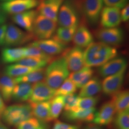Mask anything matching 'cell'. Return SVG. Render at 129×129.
<instances>
[{
    "instance_id": "277c9868",
    "label": "cell",
    "mask_w": 129,
    "mask_h": 129,
    "mask_svg": "<svg viewBox=\"0 0 129 129\" xmlns=\"http://www.w3.org/2000/svg\"><path fill=\"white\" fill-rule=\"evenodd\" d=\"M77 4L72 0H64L57 15V22L61 27H69L78 24L79 15Z\"/></svg>"
},
{
    "instance_id": "7402d4cb",
    "label": "cell",
    "mask_w": 129,
    "mask_h": 129,
    "mask_svg": "<svg viewBox=\"0 0 129 129\" xmlns=\"http://www.w3.org/2000/svg\"><path fill=\"white\" fill-rule=\"evenodd\" d=\"M94 70L92 68L85 66L81 69L69 74V77L77 88H81L92 78Z\"/></svg>"
},
{
    "instance_id": "7c38bea8",
    "label": "cell",
    "mask_w": 129,
    "mask_h": 129,
    "mask_svg": "<svg viewBox=\"0 0 129 129\" xmlns=\"http://www.w3.org/2000/svg\"><path fill=\"white\" fill-rule=\"evenodd\" d=\"M55 90L45 82H38L33 85L32 92L28 101L29 103H39L48 102L55 96Z\"/></svg>"
},
{
    "instance_id": "74e56055",
    "label": "cell",
    "mask_w": 129,
    "mask_h": 129,
    "mask_svg": "<svg viewBox=\"0 0 129 129\" xmlns=\"http://www.w3.org/2000/svg\"><path fill=\"white\" fill-rule=\"evenodd\" d=\"M63 97L64 102V111H72L75 110L80 99L79 96L75 94H72Z\"/></svg>"
},
{
    "instance_id": "ffe728a7",
    "label": "cell",
    "mask_w": 129,
    "mask_h": 129,
    "mask_svg": "<svg viewBox=\"0 0 129 129\" xmlns=\"http://www.w3.org/2000/svg\"><path fill=\"white\" fill-rule=\"evenodd\" d=\"M37 15V11L30 10L14 15L12 20L20 27L24 29L27 32L32 33L33 23Z\"/></svg>"
},
{
    "instance_id": "cb8c5ba5",
    "label": "cell",
    "mask_w": 129,
    "mask_h": 129,
    "mask_svg": "<svg viewBox=\"0 0 129 129\" xmlns=\"http://www.w3.org/2000/svg\"><path fill=\"white\" fill-rule=\"evenodd\" d=\"M33 85L27 83L16 84L14 87L12 98L18 102L28 101L32 92Z\"/></svg>"
},
{
    "instance_id": "8992f818",
    "label": "cell",
    "mask_w": 129,
    "mask_h": 129,
    "mask_svg": "<svg viewBox=\"0 0 129 129\" xmlns=\"http://www.w3.org/2000/svg\"><path fill=\"white\" fill-rule=\"evenodd\" d=\"M103 5V0H81L78 6L86 21L91 25H95L100 20Z\"/></svg>"
},
{
    "instance_id": "bcb514c9",
    "label": "cell",
    "mask_w": 129,
    "mask_h": 129,
    "mask_svg": "<svg viewBox=\"0 0 129 129\" xmlns=\"http://www.w3.org/2000/svg\"><path fill=\"white\" fill-rule=\"evenodd\" d=\"M0 129H9L4 124L0 121Z\"/></svg>"
},
{
    "instance_id": "f546056e",
    "label": "cell",
    "mask_w": 129,
    "mask_h": 129,
    "mask_svg": "<svg viewBox=\"0 0 129 129\" xmlns=\"http://www.w3.org/2000/svg\"><path fill=\"white\" fill-rule=\"evenodd\" d=\"M78 24L72 27H61L56 29L55 35L53 37L58 41L67 44L73 40L74 34Z\"/></svg>"
},
{
    "instance_id": "7dc6e473",
    "label": "cell",
    "mask_w": 129,
    "mask_h": 129,
    "mask_svg": "<svg viewBox=\"0 0 129 129\" xmlns=\"http://www.w3.org/2000/svg\"><path fill=\"white\" fill-rule=\"evenodd\" d=\"M1 1H5V2H8V1H12V0H0Z\"/></svg>"
},
{
    "instance_id": "d6986e66",
    "label": "cell",
    "mask_w": 129,
    "mask_h": 129,
    "mask_svg": "<svg viewBox=\"0 0 129 129\" xmlns=\"http://www.w3.org/2000/svg\"><path fill=\"white\" fill-rule=\"evenodd\" d=\"M72 40L76 46L83 48L93 42L94 37L85 24L80 23L78 25Z\"/></svg>"
},
{
    "instance_id": "4dcf8cb0",
    "label": "cell",
    "mask_w": 129,
    "mask_h": 129,
    "mask_svg": "<svg viewBox=\"0 0 129 129\" xmlns=\"http://www.w3.org/2000/svg\"><path fill=\"white\" fill-rule=\"evenodd\" d=\"M50 112L53 120L57 119L60 116L64 108L63 97L55 96L50 101Z\"/></svg>"
},
{
    "instance_id": "d6a6232c",
    "label": "cell",
    "mask_w": 129,
    "mask_h": 129,
    "mask_svg": "<svg viewBox=\"0 0 129 129\" xmlns=\"http://www.w3.org/2000/svg\"><path fill=\"white\" fill-rule=\"evenodd\" d=\"M49 63L46 60L33 57H25L16 63L17 64L36 69L44 68Z\"/></svg>"
},
{
    "instance_id": "44dd1931",
    "label": "cell",
    "mask_w": 129,
    "mask_h": 129,
    "mask_svg": "<svg viewBox=\"0 0 129 129\" xmlns=\"http://www.w3.org/2000/svg\"><path fill=\"white\" fill-rule=\"evenodd\" d=\"M35 118L46 123L52 121L50 101L39 103H29Z\"/></svg>"
},
{
    "instance_id": "83f0119b",
    "label": "cell",
    "mask_w": 129,
    "mask_h": 129,
    "mask_svg": "<svg viewBox=\"0 0 129 129\" xmlns=\"http://www.w3.org/2000/svg\"><path fill=\"white\" fill-rule=\"evenodd\" d=\"M45 69L41 68L22 76L14 78L16 84L27 83L31 84L40 82L45 78Z\"/></svg>"
},
{
    "instance_id": "30bf717a",
    "label": "cell",
    "mask_w": 129,
    "mask_h": 129,
    "mask_svg": "<svg viewBox=\"0 0 129 129\" xmlns=\"http://www.w3.org/2000/svg\"><path fill=\"white\" fill-rule=\"evenodd\" d=\"M29 46L38 48L52 56L63 53L68 48L67 44L61 42L54 37L35 41L30 44Z\"/></svg>"
},
{
    "instance_id": "2e32d148",
    "label": "cell",
    "mask_w": 129,
    "mask_h": 129,
    "mask_svg": "<svg viewBox=\"0 0 129 129\" xmlns=\"http://www.w3.org/2000/svg\"><path fill=\"white\" fill-rule=\"evenodd\" d=\"M116 113L115 108L111 100L106 102L99 111H97L93 122L100 126L110 124L114 120Z\"/></svg>"
},
{
    "instance_id": "9c48e42d",
    "label": "cell",
    "mask_w": 129,
    "mask_h": 129,
    "mask_svg": "<svg viewBox=\"0 0 129 129\" xmlns=\"http://www.w3.org/2000/svg\"><path fill=\"white\" fill-rule=\"evenodd\" d=\"M38 0H12L0 5V9L5 14L15 15L32 9L38 6Z\"/></svg>"
},
{
    "instance_id": "603a6c76",
    "label": "cell",
    "mask_w": 129,
    "mask_h": 129,
    "mask_svg": "<svg viewBox=\"0 0 129 129\" xmlns=\"http://www.w3.org/2000/svg\"><path fill=\"white\" fill-rule=\"evenodd\" d=\"M24 57V47H6L1 53L2 60L5 64L17 63Z\"/></svg>"
},
{
    "instance_id": "7bdbcfd3",
    "label": "cell",
    "mask_w": 129,
    "mask_h": 129,
    "mask_svg": "<svg viewBox=\"0 0 129 129\" xmlns=\"http://www.w3.org/2000/svg\"><path fill=\"white\" fill-rule=\"evenodd\" d=\"M5 108L6 107H5L4 100L0 94V119L2 118L3 113L5 111Z\"/></svg>"
},
{
    "instance_id": "ac0fdd59",
    "label": "cell",
    "mask_w": 129,
    "mask_h": 129,
    "mask_svg": "<svg viewBox=\"0 0 129 129\" xmlns=\"http://www.w3.org/2000/svg\"><path fill=\"white\" fill-rule=\"evenodd\" d=\"M96 112L95 108L89 109H77L64 111L63 116L65 119L71 121L91 122L95 118Z\"/></svg>"
},
{
    "instance_id": "e0dca14e",
    "label": "cell",
    "mask_w": 129,
    "mask_h": 129,
    "mask_svg": "<svg viewBox=\"0 0 129 129\" xmlns=\"http://www.w3.org/2000/svg\"><path fill=\"white\" fill-rule=\"evenodd\" d=\"M127 61L123 57H114L100 67L98 72L103 78L116 74L123 69H127Z\"/></svg>"
},
{
    "instance_id": "f1b7e54d",
    "label": "cell",
    "mask_w": 129,
    "mask_h": 129,
    "mask_svg": "<svg viewBox=\"0 0 129 129\" xmlns=\"http://www.w3.org/2000/svg\"><path fill=\"white\" fill-rule=\"evenodd\" d=\"M38 69H39L33 68L21 64H10L6 67L5 69V73L6 76L16 78L29 73Z\"/></svg>"
},
{
    "instance_id": "ab89813d",
    "label": "cell",
    "mask_w": 129,
    "mask_h": 129,
    "mask_svg": "<svg viewBox=\"0 0 129 129\" xmlns=\"http://www.w3.org/2000/svg\"><path fill=\"white\" fill-rule=\"evenodd\" d=\"M52 129H80L79 126L76 125L70 124L60 120H56L53 125Z\"/></svg>"
},
{
    "instance_id": "836d02e7",
    "label": "cell",
    "mask_w": 129,
    "mask_h": 129,
    "mask_svg": "<svg viewBox=\"0 0 129 129\" xmlns=\"http://www.w3.org/2000/svg\"><path fill=\"white\" fill-rule=\"evenodd\" d=\"M116 129H129V108L117 113L114 118Z\"/></svg>"
},
{
    "instance_id": "9a60e30c",
    "label": "cell",
    "mask_w": 129,
    "mask_h": 129,
    "mask_svg": "<svg viewBox=\"0 0 129 129\" xmlns=\"http://www.w3.org/2000/svg\"><path fill=\"white\" fill-rule=\"evenodd\" d=\"M64 0H40L37 6V13L54 21H57V15Z\"/></svg>"
},
{
    "instance_id": "4fadbf2b",
    "label": "cell",
    "mask_w": 129,
    "mask_h": 129,
    "mask_svg": "<svg viewBox=\"0 0 129 129\" xmlns=\"http://www.w3.org/2000/svg\"><path fill=\"white\" fill-rule=\"evenodd\" d=\"M126 69L105 78L102 82V90L107 95L113 96L120 91L124 80Z\"/></svg>"
},
{
    "instance_id": "8fae6325",
    "label": "cell",
    "mask_w": 129,
    "mask_h": 129,
    "mask_svg": "<svg viewBox=\"0 0 129 129\" xmlns=\"http://www.w3.org/2000/svg\"><path fill=\"white\" fill-rule=\"evenodd\" d=\"M69 71L75 72L81 69L85 65L83 48L75 46L68 49L63 53Z\"/></svg>"
},
{
    "instance_id": "b9f144b4",
    "label": "cell",
    "mask_w": 129,
    "mask_h": 129,
    "mask_svg": "<svg viewBox=\"0 0 129 129\" xmlns=\"http://www.w3.org/2000/svg\"><path fill=\"white\" fill-rule=\"evenodd\" d=\"M7 27L6 24H2L0 25V46L4 45L6 31Z\"/></svg>"
},
{
    "instance_id": "4316f807",
    "label": "cell",
    "mask_w": 129,
    "mask_h": 129,
    "mask_svg": "<svg viewBox=\"0 0 129 129\" xmlns=\"http://www.w3.org/2000/svg\"><path fill=\"white\" fill-rule=\"evenodd\" d=\"M113 102L117 113L129 108V92L128 90H120L112 96Z\"/></svg>"
},
{
    "instance_id": "7a4b0ae2",
    "label": "cell",
    "mask_w": 129,
    "mask_h": 129,
    "mask_svg": "<svg viewBox=\"0 0 129 129\" xmlns=\"http://www.w3.org/2000/svg\"><path fill=\"white\" fill-rule=\"evenodd\" d=\"M69 70L64 55L53 60L45 69V82L50 87L56 89L68 78Z\"/></svg>"
},
{
    "instance_id": "e575fe53",
    "label": "cell",
    "mask_w": 129,
    "mask_h": 129,
    "mask_svg": "<svg viewBox=\"0 0 129 129\" xmlns=\"http://www.w3.org/2000/svg\"><path fill=\"white\" fill-rule=\"evenodd\" d=\"M17 129H49L47 123L32 117L17 126Z\"/></svg>"
},
{
    "instance_id": "60d3db41",
    "label": "cell",
    "mask_w": 129,
    "mask_h": 129,
    "mask_svg": "<svg viewBox=\"0 0 129 129\" xmlns=\"http://www.w3.org/2000/svg\"><path fill=\"white\" fill-rule=\"evenodd\" d=\"M120 19L121 21L124 22L128 21L129 20V4L125 6L120 11Z\"/></svg>"
},
{
    "instance_id": "f35d334b",
    "label": "cell",
    "mask_w": 129,
    "mask_h": 129,
    "mask_svg": "<svg viewBox=\"0 0 129 129\" xmlns=\"http://www.w3.org/2000/svg\"><path fill=\"white\" fill-rule=\"evenodd\" d=\"M129 0H103V4L106 6L122 9L128 5Z\"/></svg>"
},
{
    "instance_id": "1f68e13d",
    "label": "cell",
    "mask_w": 129,
    "mask_h": 129,
    "mask_svg": "<svg viewBox=\"0 0 129 129\" xmlns=\"http://www.w3.org/2000/svg\"><path fill=\"white\" fill-rule=\"evenodd\" d=\"M24 55L25 57H33L44 59L49 63L54 60L53 56L46 54L38 48L29 45L24 47Z\"/></svg>"
},
{
    "instance_id": "5bb4252c",
    "label": "cell",
    "mask_w": 129,
    "mask_h": 129,
    "mask_svg": "<svg viewBox=\"0 0 129 129\" xmlns=\"http://www.w3.org/2000/svg\"><path fill=\"white\" fill-rule=\"evenodd\" d=\"M100 19L102 28L117 27L121 22L120 9L109 6L103 7Z\"/></svg>"
},
{
    "instance_id": "484cf974",
    "label": "cell",
    "mask_w": 129,
    "mask_h": 129,
    "mask_svg": "<svg viewBox=\"0 0 129 129\" xmlns=\"http://www.w3.org/2000/svg\"><path fill=\"white\" fill-rule=\"evenodd\" d=\"M16 85L14 78L4 75L0 77V94L5 101L9 102Z\"/></svg>"
},
{
    "instance_id": "5b68a950",
    "label": "cell",
    "mask_w": 129,
    "mask_h": 129,
    "mask_svg": "<svg viewBox=\"0 0 129 129\" xmlns=\"http://www.w3.org/2000/svg\"><path fill=\"white\" fill-rule=\"evenodd\" d=\"M57 26V22L38 14L33 23L32 33L39 40L49 39L54 36Z\"/></svg>"
},
{
    "instance_id": "f6af8a7d",
    "label": "cell",
    "mask_w": 129,
    "mask_h": 129,
    "mask_svg": "<svg viewBox=\"0 0 129 129\" xmlns=\"http://www.w3.org/2000/svg\"><path fill=\"white\" fill-rule=\"evenodd\" d=\"M83 129H103L100 126L97 125H89Z\"/></svg>"
},
{
    "instance_id": "ba28073f",
    "label": "cell",
    "mask_w": 129,
    "mask_h": 129,
    "mask_svg": "<svg viewBox=\"0 0 129 129\" xmlns=\"http://www.w3.org/2000/svg\"><path fill=\"white\" fill-rule=\"evenodd\" d=\"M34 38L32 33L25 32L13 24H10L6 29L4 45L9 46L22 45Z\"/></svg>"
},
{
    "instance_id": "3957f363",
    "label": "cell",
    "mask_w": 129,
    "mask_h": 129,
    "mask_svg": "<svg viewBox=\"0 0 129 129\" xmlns=\"http://www.w3.org/2000/svg\"><path fill=\"white\" fill-rule=\"evenodd\" d=\"M33 116L31 108L29 104H19L6 108L3 113L2 119L7 124L17 126Z\"/></svg>"
},
{
    "instance_id": "6da1fadb",
    "label": "cell",
    "mask_w": 129,
    "mask_h": 129,
    "mask_svg": "<svg viewBox=\"0 0 129 129\" xmlns=\"http://www.w3.org/2000/svg\"><path fill=\"white\" fill-rule=\"evenodd\" d=\"M118 54L115 47L101 42H93L84 51L85 65L88 67H101Z\"/></svg>"
},
{
    "instance_id": "d4e9b609",
    "label": "cell",
    "mask_w": 129,
    "mask_h": 129,
    "mask_svg": "<svg viewBox=\"0 0 129 129\" xmlns=\"http://www.w3.org/2000/svg\"><path fill=\"white\" fill-rule=\"evenodd\" d=\"M81 88L79 93V97L85 98L95 96L102 90V82L97 77H92Z\"/></svg>"
},
{
    "instance_id": "ee69618b",
    "label": "cell",
    "mask_w": 129,
    "mask_h": 129,
    "mask_svg": "<svg viewBox=\"0 0 129 129\" xmlns=\"http://www.w3.org/2000/svg\"><path fill=\"white\" fill-rule=\"evenodd\" d=\"M6 14L0 9V25L4 24L6 20Z\"/></svg>"
},
{
    "instance_id": "8d00e7d4",
    "label": "cell",
    "mask_w": 129,
    "mask_h": 129,
    "mask_svg": "<svg viewBox=\"0 0 129 129\" xmlns=\"http://www.w3.org/2000/svg\"><path fill=\"white\" fill-rule=\"evenodd\" d=\"M100 101L98 96L80 98L76 109H89L95 108ZM73 111V110H72Z\"/></svg>"
},
{
    "instance_id": "52a82bcc",
    "label": "cell",
    "mask_w": 129,
    "mask_h": 129,
    "mask_svg": "<svg viewBox=\"0 0 129 129\" xmlns=\"http://www.w3.org/2000/svg\"><path fill=\"white\" fill-rule=\"evenodd\" d=\"M95 36L101 42L113 47L122 44L124 37L123 30L119 27L101 28L95 31Z\"/></svg>"
},
{
    "instance_id": "d590c367",
    "label": "cell",
    "mask_w": 129,
    "mask_h": 129,
    "mask_svg": "<svg viewBox=\"0 0 129 129\" xmlns=\"http://www.w3.org/2000/svg\"><path fill=\"white\" fill-rule=\"evenodd\" d=\"M77 90L76 85L69 78H67L55 90V96H64L74 94Z\"/></svg>"
}]
</instances>
